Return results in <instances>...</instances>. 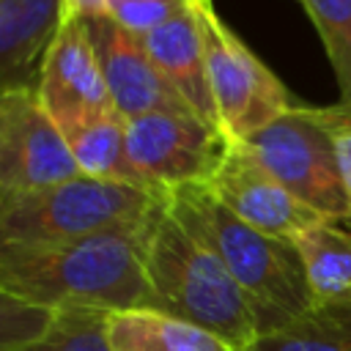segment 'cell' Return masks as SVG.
<instances>
[{
  "label": "cell",
  "instance_id": "30bf717a",
  "mask_svg": "<svg viewBox=\"0 0 351 351\" xmlns=\"http://www.w3.org/2000/svg\"><path fill=\"white\" fill-rule=\"evenodd\" d=\"M115 110L129 121L145 112H195L151 60L140 36L110 16L85 19Z\"/></svg>",
  "mask_w": 351,
  "mask_h": 351
},
{
  "label": "cell",
  "instance_id": "603a6c76",
  "mask_svg": "<svg viewBox=\"0 0 351 351\" xmlns=\"http://www.w3.org/2000/svg\"><path fill=\"white\" fill-rule=\"evenodd\" d=\"M107 16V0H66V19Z\"/></svg>",
  "mask_w": 351,
  "mask_h": 351
},
{
  "label": "cell",
  "instance_id": "ffe728a7",
  "mask_svg": "<svg viewBox=\"0 0 351 351\" xmlns=\"http://www.w3.org/2000/svg\"><path fill=\"white\" fill-rule=\"evenodd\" d=\"M58 307L36 304L0 291V351H14L19 346H27L38 335H44Z\"/></svg>",
  "mask_w": 351,
  "mask_h": 351
},
{
  "label": "cell",
  "instance_id": "d6986e66",
  "mask_svg": "<svg viewBox=\"0 0 351 351\" xmlns=\"http://www.w3.org/2000/svg\"><path fill=\"white\" fill-rule=\"evenodd\" d=\"M313 19L332 71L337 77L340 99L351 104V0H299Z\"/></svg>",
  "mask_w": 351,
  "mask_h": 351
},
{
  "label": "cell",
  "instance_id": "7402d4cb",
  "mask_svg": "<svg viewBox=\"0 0 351 351\" xmlns=\"http://www.w3.org/2000/svg\"><path fill=\"white\" fill-rule=\"evenodd\" d=\"M318 118H321V123L326 126V132L335 143L343 189H346V197L351 203V104L340 101V104L318 107Z\"/></svg>",
  "mask_w": 351,
  "mask_h": 351
},
{
  "label": "cell",
  "instance_id": "9c48e42d",
  "mask_svg": "<svg viewBox=\"0 0 351 351\" xmlns=\"http://www.w3.org/2000/svg\"><path fill=\"white\" fill-rule=\"evenodd\" d=\"M206 189L241 222L277 239L293 241L302 230L326 219L285 189L241 143L228 145Z\"/></svg>",
  "mask_w": 351,
  "mask_h": 351
},
{
  "label": "cell",
  "instance_id": "e0dca14e",
  "mask_svg": "<svg viewBox=\"0 0 351 351\" xmlns=\"http://www.w3.org/2000/svg\"><path fill=\"white\" fill-rule=\"evenodd\" d=\"M247 351H351V302L313 304L293 324L261 335Z\"/></svg>",
  "mask_w": 351,
  "mask_h": 351
},
{
  "label": "cell",
  "instance_id": "52a82bcc",
  "mask_svg": "<svg viewBox=\"0 0 351 351\" xmlns=\"http://www.w3.org/2000/svg\"><path fill=\"white\" fill-rule=\"evenodd\" d=\"M222 129L197 112H145L126 121V151L156 192L208 184L228 151Z\"/></svg>",
  "mask_w": 351,
  "mask_h": 351
},
{
  "label": "cell",
  "instance_id": "277c9868",
  "mask_svg": "<svg viewBox=\"0 0 351 351\" xmlns=\"http://www.w3.org/2000/svg\"><path fill=\"white\" fill-rule=\"evenodd\" d=\"M170 195L90 176L33 192H0V244H60L132 225L167 203Z\"/></svg>",
  "mask_w": 351,
  "mask_h": 351
},
{
  "label": "cell",
  "instance_id": "3957f363",
  "mask_svg": "<svg viewBox=\"0 0 351 351\" xmlns=\"http://www.w3.org/2000/svg\"><path fill=\"white\" fill-rule=\"evenodd\" d=\"M151 307L192 321L247 351L258 340V321L222 258L173 211L156 219L145 252Z\"/></svg>",
  "mask_w": 351,
  "mask_h": 351
},
{
  "label": "cell",
  "instance_id": "9a60e30c",
  "mask_svg": "<svg viewBox=\"0 0 351 351\" xmlns=\"http://www.w3.org/2000/svg\"><path fill=\"white\" fill-rule=\"evenodd\" d=\"M63 134L69 140V148L82 176L104 178V181H123V184L151 189L129 159L126 118L118 110H107L93 118H85L63 129Z\"/></svg>",
  "mask_w": 351,
  "mask_h": 351
},
{
  "label": "cell",
  "instance_id": "8992f818",
  "mask_svg": "<svg viewBox=\"0 0 351 351\" xmlns=\"http://www.w3.org/2000/svg\"><path fill=\"white\" fill-rule=\"evenodd\" d=\"M241 145L321 217L351 222V203L343 189L335 143L318 118V107L293 104Z\"/></svg>",
  "mask_w": 351,
  "mask_h": 351
},
{
  "label": "cell",
  "instance_id": "8fae6325",
  "mask_svg": "<svg viewBox=\"0 0 351 351\" xmlns=\"http://www.w3.org/2000/svg\"><path fill=\"white\" fill-rule=\"evenodd\" d=\"M38 99L60 129L115 110L85 19L63 22L41 69Z\"/></svg>",
  "mask_w": 351,
  "mask_h": 351
},
{
  "label": "cell",
  "instance_id": "44dd1931",
  "mask_svg": "<svg viewBox=\"0 0 351 351\" xmlns=\"http://www.w3.org/2000/svg\"><path fill=\"white\" fill-rule=\"evenodd\" d=\"M192 5L195 0H107V16L143 38Z\"/></svg>",
  "mask_w": 351,
  "mask_h": 351
},
{
  "label": "cell",
  "instance_id": "4fadbf2b",
  "mask_svg": "<svg viewBox=\"0 0 351 351\" xmlns=\"http://www.w3.org/2000/svg\"><path fill=\"white\" fill-rule=\"evenodd\" d=\"M197 3L200 0H195L189 11L173 16L170 22L143 36V44L151 60L156 63V69L165 74V80L178 90V96L200 118L217 123V110L206 71V36H203Z\"/></svg>",
  "mask_w": 351,
  "mask_h": 351
},
{
  "label": "cell",
  "instance_id": "6da1fadb",
  "mask_svg": "<svg viewBox=\"0 0 351 351\" xmlns=\"http://www.w3.org/2000/svg\"><path fill=\"white\" fill-rule=\"evenodd\" d=\"M165 206L140 222L74 241L0 244V291L47 307H151L145 252Z\"/></svg>",
  "mask_w": 351,
  "mask_h": 351
},
{
  "label": "cell",
  "instance_id": "5b68a950",
  "mask_svg": "<svg viewBox=\"0 0 351 351\" xmlns=\"http://www.w3.org/2000/svg\"><path fill=\"white\" fill-rule=\"evenodd\" d=\"M206 36V71L217 110V123L228 143H247L293 107L280 77L219 19L211 0H200Z\"/></svg>",
  "mask_w": 351,
  "mask_h": 351
},
{
  "label": "cell",
  "instance_id": "7a4b0ae2",
  "mask_svg": "<svg viewBox=\"0 0 351 351\" xmlns=\"http://www.w3.org/2000/svg\"><path fill=\"white\" fill-rule=\"evenodd\" d=\"M167 206L222 258L252 307L258 337L293 324L315 304L293 241L261 233L241 222L206 189V184L170 192Z\"/></svg>",
  "mask_w": 351,
  "mask_h": 351
},
{
  "label": "cell",
  "instance_id": "ac0fdd59",
  "mask_svg": "<svg viewBox=\"0 0 351 351\" xmlns=\"http://www.w3.org/2000/svg\"><path fill=\"white\" fill-rule=\"evenodd\" d=\"M107 315L104 310L58 307L44 335L14 351H112L107 340Z\"/></svg>",
  "mask_w": 351,
  "mask_h": 351
},
{
  "label": "cell",
  "instance_id": "5bb4252c",
  "mask_svg": "<svg viewBox=\"0 0 351 351\" xmlns=\"http://www.w3.org/2000/svg\"><path fill=\"white\" fill-rule=\"evenodd\" d=\"M107 340L112 351H241L225 337L154 307L110 313Z\"/></svg>",
  "mask_w": 351,
  "mask_h": 351
},
{
  "label": "cell",
  "instance_id": "ba28073f",
  "mask_svg": "<svg viewBox=\"0 0 351 351\" xmlns=\"http://www.w3.org/2000/svg\"><path fill=\"white\" fill-rule=\"evenodd\" d=\"M82 176L38 90H0V192H33Z\"/></svg>",
  "mask_w": 351,
  "mask_h": 351
},
{
  "label": "cell",
  "instance_id": "2e32d148",
  "mask_svg": "<svg viewBox=\"0 0 351 351\" xmlns=\"http://www.w3.org/2000/svg\"><path fill=\"white\" fill-rule=\"evenodd\" d=\"M315 304L351 302V230L337 222H318L293 239Z\"/></svg>",
  "mask_w": 351,
  "mask_h": 351
},
{
  "label": "cell",
  "instance_id": "7c38bea8",
  "mask_svg": "<svg viewBox=\"0 0 351 351\" xmlns=\"http://www.w3.org/2000/svg\"><path fill=\"white\" fill-rule=\"evenodd\" d=\"M66 22V0H0V88L38 90L44 60Z\"/></svg>",
  "mask_w": 351,
  "mask_h": 351
}]
</instances>
